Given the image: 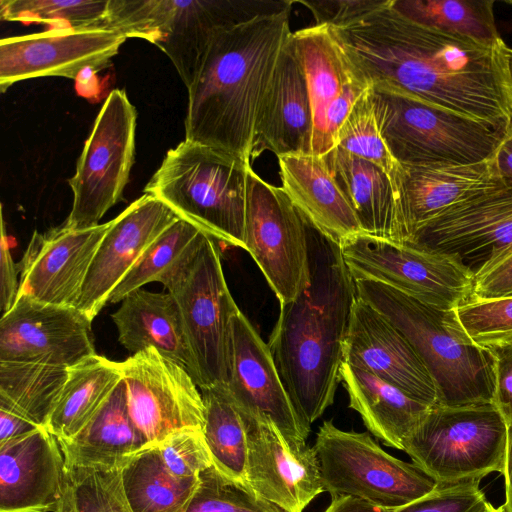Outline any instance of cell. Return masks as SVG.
<instances>
[{
	"label": "cell",
	"mask_w": 512,
	"mask_h": 512,
	"mask_svg": "<svg viewBox=\"0 0 512 512\" xmlns=\"http://www.w3.org/2000/svg\"><path fill=\"white\" fill-rule=\"evenodd\" d=\"M277 158L282 189L316 229L339 245L363 233L323 157L287 154Z\"/></svg>",
	"instance_id": "obj_27"
},
{
	"label": "cell",
	"mask_w": 512,
	"mask_h": 512,
	"mask_svg": "<svg viewBox=\"0 0 512 512\" xmlns=\"http://www.w3.org/2000/svg\"><path fill=\"white\" fill-rule=\"evenodd\" d=\"M205 406L203 435L213 466L226 477L247 484L246 424L226 385L200 389Z\"/></svg>",
	"instance_id": "obj_35"
},
{
	"label": "cell",
	"mask_w": 512,
	"mask_h": 512,
	"mask_svg": "<svg viewBox=\"0 0 512 512\" xmlns=\"http://www.w3.org/2000/svg\"><path fill=\"white\" fill-rule=\"evenodd\" d=\"M371 99L380 133L400 165L460 166L491 160L510 124L470 118L382 86H371Z\"/></svg>",
	"instance_id": "obj_7"
},
{
	"label": "cell",
	"mask_w": 512,
	"mask_h": 512,
	"mask_svg": "<svg viewBox=\"0 0 512 512\" xmlns=\"http://www.w3.org/2000/svg\"><path fill=\"white\" fill-rule=\"evenodd\" d=\"M494 361L493 404L507 425L512 424V341L487 347Z\"/></svg>",
	"instance_id": "obj_47"
},
{
	"label": "cell",
	"mask_w": 512,
	"mask_h": 512,
	"mask_svg": "<svg viewBox=\"0 0 512 512\" xmlns=\"http://www.w3.org/2000/svg\"><path fill=\"white\" fill-rule=\"evenodd\" d=\"M485 512H503V511L500 508V506L498 508H495L492 506V504H490V506L488 507V509Z\"/></svg>",
	"instance_id": "obj_55"
},
{
	"label": "cell",
	"mask_w": 512,
	"mask_h": 512,
	"mask_svg": "<svg viewBox=\"0 0 512 512\" xmlns=\"http://www.w3.org/2000/svg\"><path fill=\"white\" fill-rule=\"evenodd\" d=\"M333 28L371 86L492 124L512 121L505 42L487 45L422 26L395 11L391 0Z\"/></svg>",
	"instance_id": "obj_1"
},
{
	"label": "cell",
	"mask_w": 512,
	"mask_h": 512,
	"mask_svg": "<svg viewBox=\"0 0 512 512\" xmlns=\"http://www.w3.org/2000/svg\"><path fill=\"white\" fill-rule=\"evenodd\" d=\"M120 472L133 512H186L199 482V477L173 475L155 445L130 457L120 467Z\"/></svg>",
	"instance_id": "obj_33"
},
{
	"label": "cell",
	"mask_w": 512,
	"mask_h": 512,
	"mask_svg": "<svg viewBox=\"0 0 512 512\" xmlns=\"http://www.w3.org/2000/svg\"><path fill=\"white\" fill-rule=\"evenodd\" d=\"M512 296V252L480 268L475 273L472 299Z\"/></svg>",
	"instance_id": "obj_46"
},
{
	"label": "cell",
	"mask_w": 512,
	"mask_h": 512,
	"mask_svg": "<svg viewBox=\"0 0 512 512\" xmlns=\"http://www.w3.org/2000/svg\"><path fill=\"white\" fill-rule=\"evenodd\" d=\"M108 0H1L0 17L51 29H102Z\"/></svg>",
	"instance_id": "obj_38"
},
{
	"label": "cell",
	"mask_w": 512,
	"mask_h": 512,
	"mask_svg": "<svg viewBox=\"0 0 512 512\" xmlns=\"http://www.w3.org/2000/svg\"><path fill=\"white\" fill-rule=\"evenodd\" d=\"M307 227L309 282L294 300L280 304L267 344L300 420L310 428L334 402L357 292L340 245L309 221Z\"/></svg>",
	"instance_id": "obj_2"
},
{
	"label": "cell",
	"mask_w": 512,
	"mask_h": 512,
	"mask_svg": "<svg viewBox=\"0 0 512 512\" xmlns=\"http://www.w3.org/2000/svg\"><path fill=\"white\" fill-rule=\"evenodd\" d=\"M335 147L378 166L389 175L395 186L400 164L391 155L380 133L371 87L357 99L342 123L336 135Z\"/></svg>",
	"instance_id": "obj_39"
},
{
	"label": "cell",
	"mask_w": 512,
	"mask_h": 512,
	"mask_svg": "<svg viewBox=\"0 0 512 512\" xmlns=\"http://www.w3.org/2000/svg\"><path fill=\"white\" fill-rule=\"evenodd\" d=\"M454 315L460 329L481 347L512 341V296L471 299L455 308Z\"/></svg>",
	"instance_id": "obj_41"
},
{
	"label": "cell",
	"mask_w": 512,
	"mask_h": 512,
	"mask_svg": "<svg viewBox=\"0 0 512 512\" xmlns=\"http://www.w3.org/2000/svg\"><path fill=\"white\" fill-rule=\"evenodd\" d=\"M157 446L165 466L177 477H199L202 471L213 465L202 430L173 432Z\"/></svg>",
	"instance_id": "obj_43"
},
{
	"label": "cell",
	"mask_w": 512,
	"mask_h": 512,
	"mask_svg": "<svg viewBox=\"0 0 512 512\" xmlns=\"http://www.w3.org/2000/svg\"><path fill=\"white\" fill-rule=\"evenodd\" d=\"M186 512H286L257 495L247 484L234 481L213 465L199 475Z\"/></svg>",
	"instance_id": "obj_40"
},
{
	"label": "cell",
	"mask_w": 512,
	"mask_h": 512,
	"mask_svg": "<svg viewBox=\"0 0 512 512\" xmlns=\"http://www.w3.org/2000/svg\"><path fill=\"white\" fill-rule=\"evenodd\" d=\"M120 362L98 354L68 368V377L46 429L58 440L79 432L122 380Z\"/></svg>",
	"instance_id": "obj_32"
},
{
	"label": "cell",
	"mask_w": 512,
	"mask_h": 512,
	"mask_svg": "<svg viewBox=\"0 0 512 512\" xmlns=\"http://www.w3.org/2000/svg\"><path fill=\"white\" fill-rule=\"evenodd\" d=\"M289 45L305 78L311 104L310 154L318 156L325 118L331 106L351 85L369 81L350 59L330 25L314 24L292 32Z\"/></svg>",
	"instance_id": "obj_26"
},
{
	"label": "cell",
	"mask_w": 512,
	"mask_h": 512,
	"mask_svg": "<svg viewBox=\"0 0 512 512\" xmlns=\"http://www.w3.org/2000/svg\"><path fill=\"white\" fill-rule=\"evenodd\" d=\"M241 415L248 441L247 485L286 512H303L324 492L315 448L290 442L268 418Z\"/></svg>",
	"instance_id": "obj_18"
},
{
	"label": "cell",
	"mask_w": 512,
	"mask_h": 512,
	"mask_svg": "<svg viewBox=\"0 0 512 512\" xmlns=\"http://www.w3.org/2000/svg\"><path fill=\"white\" fill-rule=\"evenodd\" d=\"M492 160L499 178L512 182V121Z\"/></svg>",
	"instance_id": "obj_50"
},
{
	"label": "cell",
	"mask_w": 512,
	"mask_h": 512,
	"mask_svg": "<svg viewBox=\"0 0 512 512\" xmlns=\"http://www.w3.org/2000/svg\"><path fill=\"white\" fill-rule=\"evenodd\" d=\"M91 323L75 307L19 296L0 320V361L72 367L96 354Z\"/></svg>",
	"instance_id": "obj_16"
},
{
	"label": "cell",
	"mask_w": 512,
	"mask_h": 512,
	"mask_svg": "<svg viewBox=\"0 0 512 512\" xmlns=\"http://www.w3.org/2000/svg\"><path fill=\"white\" fill-rule=\"evenodd\" d=\"M111 221L84 229L64 224L44 233L35 231L17 264L19 296L77 307L94 255Z\"/></svg>",
	"instance_id": "obj_19"
},
{
	"label": "cell",
	"mask_w": 512,
	"mask_h": 512,
	"mask_svg": "<svg viewBox=\"0 0 512 512\" xmlns=\"http://www.w3.org/2000/svg\"><path fill=\"white\" fill-rule=\"evenodd\" d=\"M324 492L351 496L395 510L438 487L414 463L386 451L367 432L345 431L331 420L320 426L315 443Z\"/></svg>",
	"instance_id": "obj_9"
},
{
	"label": "cell",
	"mask_w": 512,
	"mask_h": 512,
	"mask_svg": "<svg viewBox=\"0 0 512 512\" xmlns=\"http://www.w3.org/2000/svg\"><path fill=\"white\" fill-rule=\"evenodd\" d=\"M505 502L500 506L503 512H512V424L507 427V445L504 463Z\"/></svg>",
	"instance_id": "obj_52"
},
{
	"label": "cell",
	"mask_w": 512,
	"mask_h": 512,
	"mask_svg": "<svg viewBox=\"0 0 512 512\" xmlns=\"http://www.w3.org/2000/svg\"><path fill=\"white\" fill-rule=\"evenodd\" d=\"M58 441L67 469L120 468L150 445L130 415L123 379L79 432Z\"/></svg>",
	"instance_id": "obj_29"
},
{
	"label": "cell",
	"mask_w": 512,
	"mask_h": 512,
	"mask_svg": "<svg viewBox=\"0 0 512 512\" xmlns=\"http://www.w3.org/2000/svg\"><path fill=\"white\" fill-rule=\"evenodd\" d=\"M18 273V267L11 255L4 221L2 219L0 239V308L2 315L14 306L18 298Z\"/></svg>",
	"instance_id": "obj_48"
},
{
	"label": "cell",
	"mask_w": 512,
	"mask_h": 512,
	"mask_svg": "<svg viewBox=\"0 0 512 512\" xmlns=\"http://www.w3.org/2000/svg\"><path fill=\"white\" fill-rule=\"evenodd\" d=\"M359 498L351 496H336L324 512H391Z\"/></svg>",
	"instance_id": "obj_51"
},
{
	"label": "cell",
	"mask_w": 512,
	"mask_h": 512,
	"mask_svg": "<svg viewBox=\"0 0 512 512\" xmlns=\"http://www.w3.org/2000/svg\"><path fill=\"white\" fill-rule=\"evenodd\" d=\"M250 166L227 151L184 140L167 151L144 192L214 240L245 250Z\"/></svg>",
	"instance_id": "obj_5"
},
{
	"label": "cell",
	"mask_w": 512,
	"mask_h": 512,
	"mask_svg": "<svg viewBox=\"0 0 512 512\" xmlns=\"http://www.w3.org/2000/svg\"><path fill=\"white\" fill-rule=\"evenodd\" d=\"M40 428L29 419L8 409L0 408V444Z\"/></svg>",
	"instance_id": "obj_49"
},
{
	"label": "cell",
	"mask_w": 512,
	"mask_h": 512,
	"mask_svg": "<svg viewBox=\"0 0 512 512\" xmlns=\"http://www.w3.org/2000/svg\"><path fill=\"white\" fill-rule=\"evenodd\" d=\"M204 236L205 233L192 224L177 219L149 245L112 291L108 303L121 302L127 295L150 282L163 285L194 255Z\"/></svg>",
	"instance_id": "obj_37"
},
{
	"label": "cell",
	"mask_w": 512,
	"mask_h": 512,
	"mask_svg": "<svg viewBox=\"0 0 512 512\" xmlns=\"http://www.w3.org/2000/svg\"><path fill=\"white\" fill-rule=\"evenodd\" d=\"M340 375L349 396V407L386 446L402 450L404 439L433 407L345 362H342Z\"/></svg>",
	"instance_id": "obj_31"
},
{
	"label": "cell",
	"mask_w": 512,
	"mask_h": 512,
	"mask_svg": "<svg viewBox=\"0 0 512 512\" xmlns=\"http://www.w3.org/2000/svg\"><path fill=\"white\" fill-rule=\"evenodd\" d=\"M68 484L59 441L45 427L0 444V512H56Z\"/></svg>",
	"instance_id": "obj_23"
},
{
	"label": "cell",
	"mask_w": 512,
	"mask_h": 512,
	"mask_svg": "<svg viewBox=\"0 0 512 512\" xmlns=\"http://www.w3.org/2000/svg\"><path fill=\"white\" fill-rule=\"evenodd\" d=\"M179 217L144 193L111 220L86 275L77 309L93 320L149 245Z\"/></svg>",
	"instance_id": "obj_22"
},
{
	"label": "cell",
	"mask_w": 512,
	"mask_h": 512,
	"mask_svg": "<svg viewBox=\"0 0 512 512\" xmlns=\"http://www.w3.org/2000/svg\"><path fill=\"white\" fill-rule=\"evenodd\" d=\"M292 4L287 0H108L102 28L156 45L188 88L220 31Z\"/></svg>",
	"instance_id": "obj_6"
},
{
	"label": "cell",
	"mask_w": 512,
	"mask_h": 512,
	"mask_svg": "<svg viewBox=\"0 0 512 512\" xmlns=\"http://www.w3.org/2000/svg\"><path fill=\"white\" fill-rule=\"evenodd\" d=\"M228 393L242 414L268 418L293 443L310 428L300 420L267 343L241 312L232 320Z\"/></svg>",
	"instance_id": "obj_20"
},
{
	"label": "cell",
	"mask_w": 512,
	"mask_h": 512,
	"mask_svg": "<svg viewBox=\"0 0 512 512\" xmlns=\"http://www.w3.org/2000/svg\"><path fill=\"white\" fill-rule=\"evenodd\" d=\"M127 38L107 29H49L0 41V89L43 76L77 79L108 65Z\"/></svg>",
	"instance_id": "obj_17"
},
{
	"label": "cell",
	"mask_w": 512,
	"mask_h": 512,
	"mask_svg": "<svg viewBox=\"0 0 512 512\" xmlns=\"http://www.w3.org/2000/svg\"><path fill=\"white\" fill-rule=\"evenodd\" d=\"M291 8L220 31L188 89L185 139L251 163L257 116L292 31Z\"/></svg>",
	"instance_id": "obj_3"
},
{
	"label": "cell",
	"mask_w": 512,
	"mask_h": 512,
	"mask_svg": "<svg viewBox=\"0 0 512 512\" xmlns=\"http://www.w3.org/2000/svg\"><path fill=\"white\" fill-rule=\"evenodd\" d=\"M385 0H320L298 1L313 14L315 24L333 27L348 23L381 6Z\"/></svg>",
	"instance_id": "obj_45"
},
{
	"label": "cell",
	"mask_w": 512,
	"mask_h": 512,
	"mask_svg": "<svg viewBox=\"0 0 512 512\" xmlns=\"http://www.w3.org/2000/svg\"><path fill=\"white\" fill-rule=\"evenodd\" d=\"M507 3L512 5V0L511 1H507Z\"/></svg>",
	"instance_id": "obj_56"
},
{
	"label": "cell",
	"mask_w": 512,
	"mask_h": 512,
	"mask_svg": "<svg viewBox=\"0 0 512 512\" xmlns=\"http://www.w3.org/2000/svg\"><path fill=\"white\" fill-rule=\"evenodd\" d=\"M354 282L358 298L388 319L414 347L435 381L438 405L493 404L492 353L460 329L454 309H437L374 280Z\"/></svg>",
	"instance_id": "obj_4"
},
{
	"label": "cell",
	"mask_w": 512,
	"mask_h": 512,
	"mask_svg": "<svg viewBox=\"0 0 512 512\" xmlns=\"http://www.w3.org/2000/svg\"><path fill=\"white\" fill-rule=\"evenodd\" d=\"M79 512H133L124 493L120 468L68 469Z\"/></svg>",
	"instance_id": "obj_42"
},
{
	"label": "cell",
	"mask_w": 512,
	"mask_h": 512,
	"mask_svg": "<svg viewBox=\"0 0 512 512\" xmlns=\"http://www.w3.org/2000/svg\"><path fill=\"white\" fill-rule=\"evenodd\" d=\"M163 286L178 304L198 387L227 385L232 320L240 310L227 286L214 239L205 234L194 255Z\"/></svg>",
	"instance_id": "obj_10"
},
{
	"label": "cell",
	"mask_w": 512,
	"mask_h": 512,
	"mask_svg": "<svg viewBox=\"0 0 512 512\" xmlns=\"http://www.w3.org/2000/svg\"><path fill=\"white\" fill-rule=\"evenodd\" d=\"M120 364L130 415L150 445L179 430L203 431L202 393L183 366L151 347Z\"/></svg>",
	"instance_id": "obj_14"
},
{
	"label": "cell",
	"mask_w": 512,
	"mask_h": 512,
	"mask_svg": "<svg viewBox=\"0 0 512 512\" xmlns=\"http://www.w3.org/2000/svg\"><path fill=\"white\" fill-rule=\"evenodd\" d=\"M343 362L430 406L439 403L435 381L408 339L358 296L343 342Z\"/></svg>",
	"instance_id": "obj_21"
},
{
	"label": "cell",
	"mask_w": 512,
	"mask_h": 512,
	"mask_svg": "<svg viewBox=\"0 0 512 512\" xmlns=\"http://www.w3.org/2000/svg\"><path fill=\"white\" fill-rule=\"evenodd\" d=\"M480 480L438 485L431 493L391 512H485L490 506Z\"/></svg>",
	"instance_id": "obj_44"
},
{
	"label": "cell",
	"mask_w": 512,
	"mask_h": 512,
	"mask_svg": "<svg viewBox=\"0 0 512 512\" xmlns=\"http://www.w3.org/2000/svg\"><path fill=\"white\" fill-rule=\"evenodd\" d=\"M509 74H510V79H511V84H512V49L511 48L509 50Z\"/></svg>",
	"instance_id": "obj_54"
},
{
	"label": "cell",
	"mask_w": 512,
	"mask_h": 512,
	"mask_svg": "<svg viewBox=\"0 0 512 512\" xmlns=\"http://www.w3.org/2000/svg\"><path fill=\"white\" fill-rule=\"evenodd\" d=\"M507 423L494 406H433L404 439L402 451L440 485L503 475Z\"/></svg>",
	"instance_id": "obj_8"
},
{
	"label": "cell",
	"mask_w": 512,
	"mask_h": 512,
	"mask_svg": "<svg viewBox=\"0 0 512 512\" xmlns=\"http://www.w3.org/2000/svg\"><path fill=\"white\" fill-rule=\"evenodd\" d=\"M312 135L313 118L305 78L288 40L257 116L253 158L263 150L277 157L310 154Z\"/></svg>",
	"instance_id": "obj_25"
},
{
	"label": "cell",
	"mask_w": 512,
	"mask_h": 512,
	"mask_svg": "<svg viewBox=\"0 0 512 512\" xmlns=\"http://www.w3.org/2000/svg\"><path fill=\"white\" fill-rule=\"evenodd\" d=\"M68 377V368L0 361V408L46 427Z\"/></svg>",
	"instance_id": "obj_34"
},
{
	"label": "cell",
	"mask_w": 512,
	"mask_h": 512,
	"mask_svg": "<svg viewBox=\"0 0 512 512\" xmlns=\"http://www.w3.org/2000/svg\"><path fill=\"white\" fill-rule=\"evenodd\" d=\"M56 512H79V510L76 506V502H75L74 495H73V490H72L70 483L68 484L64 498H63L62 502L60 503Z\"/></svg>",
	"instance_id": "obj_53"
},
{
	"label": "cell",
	"mask_w": 512,
	"mask_h": 512,
	"mask_svg": "<svg viewBox=\"0 0 512 512\" xmlns=\"http://www.w3.org/2000/svg\"><path fill=\"white\" fill-rule=\"evenodd\" d=\"M137 112L125 90L114 89L105 99L69 179L73 204L64 223L84 229L99 224L122 199L135 160Z\"/></svg>",
	"instance_id": "obj_12"
},
{
	"label": "cell",
	"mask_w": 512,
	"mask_h": 512,
	"mask_svg": "<svg viewBox=\"0 0 512 512\" xmlns=\"http://www.w3.org/2000/svg\"><path fill=\"white\" fill-rule=\"evenodd\" d=\"M364 234L401 243L397 193L389 175L339 147L322 156Z\"/></svg>",
	"instance_id": "obj_30"
},
{
	"label": "cell",
	"mask_w": 512,
	"mask_h": 512,
	"mask_svg": "<svg viewBox=\"0 0 512 512\" xmlns=\"http://www.w3.org/2000/svg\"><path fill=\"white\" fill-rule=\"evenodd\" d=\"M392 8L422 26L487 45L503 43L492 0H391Z\"/></svg>",
	"instance_id": "obj_36"
},
{
	"label": "cell",
	"mask_w": 512,
	"mask_h": 512,
	"mask_svg": "<svg viewBox=\"0 0 512 512\" xmlns=\"http://www.w3.org/2000/svg\"><path fill=\"white\" fill-rule=\"evenodd\" d=\"M111 318L119 342L130 352L155 348L183 366L197 384V371L178 304L169 293L138 289L127 295Z\"/></svg>",
	"instance_id": "obj_28"
},
{
	"label": "cell",
	"mask_w": 512,
	"mask_h": 512,
	"mask_svg": "<svg viewBox=\"0 0 512 512\" xmlns=\"http://www.w3.org/2000/svg\"><path fill=\"white\" fill-rule=\"evenodd\" d=\"M245 250L280 304L294 300L310 279L307 221L282 187L247 171Z\"/></svg>",
	"instance_id": "obj_13"
},
{
	"label": "cell",
	"mask_w": 512,
	"mask_h": 512,
	"mask_svg": "<svg viewBox=\"0 0 512 512\" xmlns=\"http://www.w3.org/2000/svg\"><path fill=\"white\" fill-rule=\"evenodd\" d=\"M404 244L454 255L474 273L511 253L512 182H502L452 205Z\"/></svg>",
	"instance_id": "obj_15"
},
{
	"label": "cell",
	"mask_w": 512,
	"mask_h": 512,
	"mask_svg": "<svg viewBox=\"0 0 512 512\" xmlns=\"http://www.w3.org/2000/svg\"><path fill=\"white\" fill-rule=\"evenodd\" d=\"M356 279L374 280L440 310L473 296L475 273L458 257L359 234L340 245Z\"/></svg>",
	"instance_id": "obj_11"
},
{
	"label": "cell",
	"mask_w": 512,
	"mask_h": 512,
	"mask_svg": "<svg viewBox=\"0 0 512 512\" xmlns=\"http://www.w3.org/2000/svg\"><path fill=\"white\" fill-rule=\"evenodd\" d=\"M502 182L492 159L460 166L400 165L395 188L401 243L452 205Z\"/></svg>",
	"instance_id": "obj_24"
}]
</instances>
